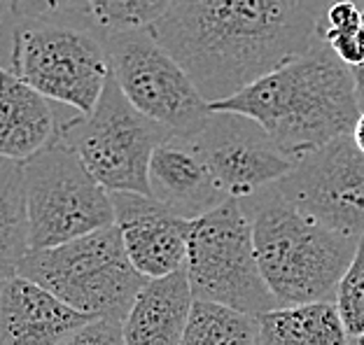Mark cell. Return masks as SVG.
I'll use <instances>...</instances> for the list:
<instances>
[{
	"mask_svg": "<svg viewBox=\"0 0 364 345\" xmlns=\"http://www.w3.org/2000/svg\"><path fill=\"white\" fill-rule=\"evenodd\" d=\"M208 103L243 92L318 43L299 0H176L152 28Z\"/></svg>",
	"mask_w": 364,
	"mask_h": 345,
	"instance_id": "obj_1",
	"label": "cell"
},
{
	"mask_svg": "<svg viewBox=\"0 0 364 345\" xmlns=\"http://www.w3.org/2000/svg\"><path fill=\"white\" fill-rule=\"evenodd\" d=\"M210 112L255 119L292 161L353 133L362 114L353 70L320 40L236 96L210 103Z\"/></svg>",
	"mask_w": 364,
	"mask_h": 345,
	"instance_id": "obj_2",
	"label": "cell"
},
{
	"mask_svg": "<svg viewBox=\"0 0 364 345\" xmlns=\"http://www.w3.org/2000/svg\"><path fill=\"white\" fill-rule=\"evenodd\" d=\"M264 283L278 306L334 301L360 238L329 229L273 189L243 199Z\"/></svg>",
	"mask_w": 364,
	"mask_h": 345,
	"instance_id": "obj_3",
	"label": "cell"
},
{
	"mask_svg": "<svg viewBox=\"0 0 364 345\" xmlns=\"http://www.w3.org/2000/svg\"><path fill=\"white\" fill-rule=\"evenodd\" d=\"M19 275L45 287L80 313L119 322L147 283L131 266L117 224L59 248L31 250L21 261Z\"/></svg>",
	"mask_w": 364,
	"mask_h": 345,
	"instance_id": "obj_4",
	"label": "cell"
},
{
	"mask_svg": "<svg viewBox=\"0 0 364 345\" xmlns=\"http://www.w3.org/2000/svg\"><path fill=\"white\" fill-rule=\"evenodd\" d=\"M185 270L194 301L220 303L252 317L280 308L264 283L241 199H227L208 215L192 219Z\"/></svg>",
	"mask_w": 364,
	"mask_h": 345,
	"instance_id": "obj_5",
	"label": "cell"
},
{
	"mask_svg": "<svg viewBox=\"0 0 364 345\" xmlns=\"http://www.w3.org/2000/svg\"><path fill=\"white\" fill-rule=\"evenodd\" d=\"M10 61L21 82L80 114L96 108L112 75L105 40L89 23L19 21Z\"/></svg>",
	"mask_w": 364,
	"mask_h": 345,
	"instance_id": "obj_6",
	"label": "cell"
},
{
	"mask_svg": "<svg viewBox=\"0 0 364 345\" xmlns=\"http://www.w3.org/2000/svg\"><path fill=\"white\" fill-rule=\"evenodd\" d=\"M166 138L168 131L140 114L112 75L96 108L59 128V141L77 154L107 194L150 196V159Z\"/></svg>",
	"mask_w": 364,
	"mask_h": 345,
	"instance_id": "obj_7",
	"label": "cell"
},
{
	"mask_svg": "<svg viewBox=\"0 0 364 345\" xmlns=\"http://www.w3.org/2000/svg\"><path fill=\"white\" fill-rule=\"evenodd\" d=\"M21 166L31 250L59 248L114 226L112 196L61 141Z\"/></svg>",
	"mask_w": 364,
	"mask_h": 345,
	"instance_id": "obj_8",
	"label": "cell"
},
{
	"mask_svg": "<svg viewBox=\"0 0 364 345\" xmlns=\"http://www.w3.org/2000/svg\"><path fill=\"white\" fill-rule=\"evenodd\" d=\"M112 77L134 108L171 136L194 138L210 117V103L152 31L105 35Z\"/></svg>",
	"mask_w": 364,
	"mask_h": 345,
	"instance_id": "obj_9",
	"label": "cell"
},
{
	"mask_svg": "<svg viewBox=\"0 0 364 345\" xmlns=\"http://www.w3.org/2000/svg\"><path fill=\"white\" fill-rule=\"evenodd\" d=\"M271 189L329 229L364 236V154L350 133L296 161Z\"/></svg>",
	"mask_w": 364,
	"mask_h": 345,
	"instance_id": "obj_10",
	"label": "cell"
},
{
	"mask_svg": "<svg viewBox=\"0 0 364 345\" xmlns=\"http://www.w3.org/2000/svg\"><path fill=\"white\" fill-rule=\"evenodd\" d=\"M192 141L229 199H250L285 180L296 166L245 114L210 112L201 133Z\"/></svg>",
	"mask_w": 364,
	"mask_h": 345,
	"instance_id": "obj_11",
	"label": "cell"
},
{
	"mask_svg": "<svg viewBox=\"0 0 364 345\" xmlns=\"http://www.w3.org/2000/svg\"><path fill=\"white\" fill-rule=\"evenodd\" d=\"M114 224L122 234L124 250L145 280L166 278L187 264L192 219L178 217L152 196L110 194Z\"/></svg>",
	"mask_w": 364,
	"mask_h": 345,
	"instance_id": "obj_12",
	"label": "cell"
},
{
	"mask_svg": "<svg viewBox=\"0 0 364 345\" xmlns=\"http://www.w3.org/2000/svg\"><path fill=\"white\" fill-rule=\"evenodd\" d=\"M147 182L154 201L185 219L208 215L229 199L192 138L171 136L159 143L152 152Z\"/></svg>",
	"mask_w": 364,
	"mask_h": 345,
	"instance_id": "obj_13",
	"label": "cell"
},
{
	"mask_svg": "<svg viewBox=\"0 0 364 345\" xmlns=\"http://www.w3.org/2000/svg\"><path fill=\"white\" fill-rule=\"evenodd\" d=\"M94 319L23 275L0 285V345H59Z\"/></svg>",
	"mask_w": 364,
	"mask_h": 345,
	"instance_id": "obj_14",
	"label": "cell"
},
{
	"mask_svg": "<svg viewBox=\"0 0 364 345\" xmlns=\"http://www.w3.org/2000/svg\"><path fill=\"white\" fill-rule=\"evenodd\" d=\"M49 101L0 65V161L26 163L59 141Z\"/></svg>",
	"mask_w": 364,
	"mask_h": 345,
	"instance_id": "obj_15",
	"label": "cell"
},
{
	"mask_svg": "<svg viewBox=\"0 0 364 345\" xmlns=\"http://www.w3.org/2000/svg\"><path fill=\"white\" fill-rule=\"evenodd\" d=\"M194 294L187 270L147 280L122 322L127 345H180L192 315Z\"/></svg>",
	"mask_w": 364,
	"mask_h": 345,
	"instance_id": "obj_16",
	"label": "cell"
},
{
	"mask_svg": "<svg viewBox=\"0 0 364 345\" xmlns=\"http://www.w3.org/2000/svg\"><path fill=\"white\" fill-rule=\"evenodd\" d=\"M255 345H353L334 301L283 306L257 317Z\"/></svg>",
	"mask_w": 364,
	"mask_h": 345,
	"instance_id": "obj_17",
	"label": "cell"
},
{
	"mask_svg": "<svg viewBox=\"0 0 364 345\" xmlns=\"http://www.w3.org/2000/svg\"><path fill=\"white\" fill-rule=\"evenodd\" d=\"M28 252L23 166L0 161V285L19 275V266Z\"/></svg>",
	"mask_w": 364,
	"mask_h": 345,
	"instance_id": "obj_18",
	"label": "cell"
},
{
	"mask_svg": "<svg viewBox=\"0 0 364 345\" xmlns=\"http://www.w3.org/2000/svg\"><path fill=\"white\" fill-rule=\"evenodd\" d=\"M257 317L210 301H194L180 345H255Z\"/></svg>",
	"mask_w": 364,
	"mask_h": 345,
	"instance_id": "obj_19",
	"label": "cell"
},
{
	"mask_svg": "<svg viewBox=\"0 0 364 345\" xmlns=\"http://www.w3.org/2000/svg\"><path fill=\"white\" fill-rule=\"evenodd\" d=\"M176 0H91V21L101 35L152 31Z\"/></svg>",
	"mask_w": 364,
	"mask_h": 345,
	"instance_id": "obj_20",
	"label": "cell"
},
{
	"mask_svg": "<svg viewBox=\"0 0 364 345\" xmlns=\"http://www.w3.org/2000/svg\"><path fill=\"white\" fill-rule=\"evenodd\" d=\"M318 38L348 68L364 63L362 45V7L355 0H338L318 19Z\"/></svg>",
	"mask_w": 364,
	"mask_h": 345,
	"instance_id": "obj_21",
	"label": "cell"
},
{
	"mask_svg": "<svg viewBox=\"0 0 364 345\" xmlns=\"http://www.w3.org/2000/svg\"><path fill=\"white\" fill-rule=\"evenodd\" d=\"M336 308L350 341L364 339V236L358 243V252L350 261L348 270L338 283Z\"/></svg>",
	"mask_w": 364,
	"mask_h": 345,
	"instance_id": "obj_22",
	"label": "cell"
},
{
	"mask_svg": "<svg viewBox=\"0 0 364 345\" xmlns=\"http://www.w3.org/2000/svg\"><path fill=\"white\" fill-rule=\"evenodd\" d=\"M12 12L19 16V21H65L94 26L91 0H12Z\"/></svg>",
	"mask_w": 364,
	"mask_h": 345,
	"instance_id": "obj_23",
	"label": "cell"
},
{
	"mask_svg": "<svg viewBox=\"0 0 364 345\" xmlns=\"http://www.w3.org/2000/svg\"><path fill=\"white\" fill-rule=\"evenodd\" d=\"M59 345H127L119 319H94Z\"/></svg>",
	"mask_w": 364,
	"mask_h": 345,
	"instance_id": "obj_24",
	"label": "cell"
},
{
	"mask_svg": "<svg viewBox=\"0 0 364 345\" xmlns=\"http://www.w3.org/2000/svg\"><path fill=\"white\" fill-rule=\"evenodd\" d=\"M299 3H301V7H304L306 12L313 14L316 19H320V16L325 14L327 7H329V5H334V3H338V0H299ZM355 3L362 5L364 0H355Z\"/></svg>",
	"mask_w": 364,
	"mask_h": 345,
	"instance_id": "obj_25",
	"label": "cell"
},
{
	"mask_svg": "<svg viewBox=\"0 0 364 345\" xmlns=\"http://www.w3.org/2000/svg\"><path fill=\"white\" fill-rule=\"evenodd\" d=\"M353 70V80H355V94H358V105L360 110L364 112V63L362 65H355Z\"/></svg>",
	"mask_w": 364,
	"mask_h": 345,
	"instance_id": "obj_26",
	"label": "cell"
},
{
	"mask_svg": "<svg viewBox=\"0 0 364 345\" xmlns=\"http://www.w3.org/2000/svg\"><path fill=\"white\" fill-rule=\"evenodd\" d=\"M353 143L358 145V150L364 154V112L360 114V119H358V124H355V128H353Z\"/></svg>",
	"mask_w": 364,
	"mask_h": 345,
	"instance_id": "obj_27",
	"label": "cell"
},
{
	"mask_svg": "<svg viewBox=\"0 0 364 345\" xmlns=\"http://www.w3.org/2000/svg\"><path fill=\"white\" fill-rule=\"evenodd\" d=\"M362 45H364V26H362Z\"/></svg>",
	"mask_w": 364,
	"mask_h": 345,
	"instance_id": "obj_28",
	"label": "cell"
},
{
	"mask_svg": "<svg viewBox=\"0 0 364 345\" xmlns=\"http://www.w3.org/2000/svg\"><path fill=\"white\" fill-rule=\"evenodd\" d=\"M358 343H360V345H364V339H362V341H358Z\"/></svg>",
	"mask_w": 364,
	"mask_h": 345,
	"instance_id": "obj_29",
	"label": "cell"
},
{
	"mask_svg": "<svg viewBox=\"0 0 364 345\" xmlns=\"http://www.w3.org/2000/svg\"><path fill=\"white\" fill-rule=\"evenodd\" d=\"M353 345H360V343H358V341H353Z\"/></svg>",
	"mask_w": 364,
	"mask_h": 345,
	"instance_id": "obj_30",
	"label": "cell"
},
{
	"mask_svg": "<svg viewBox=\"0 0 364 345\" xmlns=\"http://www.w3.org/2000/svg\"><path fill=\"white\" fill-rule=\"evenodd\" d=\"M0 3H3V0H0Z\"/></svg>",
	"mask_w": 364,
	"mask_h": 345,
	"instance_id": "obj_31",
	"label": "cell"
}]
</instances>
